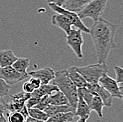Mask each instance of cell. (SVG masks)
<instances>
[{"mask_svg": "<svg viewBox=\"0 0 123 122\" xmlns=\"http://www.w3.org/2000/svg\"><path fill=\"white\" fill-rule=\"evenodd\" d=\"M117 25L103 18L93 23L90 29V35L93 42L98 63L106 64L111 50L117 48L115 35Z\"/></svg>", "mask_w": 123, "mask_h": 122, "instance_id": "1", "label": "cell"}, {"mask_svg": "<svg viewBox=\"0 0 123 122\" xmlns=\"http://www.w3.org/2000/svg\"><path fill=\"white\" fill-rule=\"evenodd\" d=\"M52 84L58 87L60 91L67 97L71 107L76 110L78 102V88L74 86L69 78L67 70H62L55 72V78L52 81Z\"/></svg>", "mask_w": 123, "mask_h": 122, "instance_id": "2", "label": "cell"}, {"mask_svg": "<svg viewBox=\"0 0 123 122\" xmlns=\"http://www.w3.org/2000/svg\"><path fill=\"white\" fill-rule=\"evenodd\" d=\"M76 68L88 83H98L100 78L108 71L107 64L100 63L86 66H76Z\"/></svg>", "mask_w": 123, "mask_h": 122, "instance_id": "3", "label": "cell"}, {"mask_svg": "<svg viewBox=\"0 0 123 122\" xmlns=\"http://www.w3.org/2000/svg\"><path fill=\"white\" fill-rule=\"evenodd\" d=\"M108 1V0H92L77 14L81 20L90 18L96 22L102 17Z\"/></svg>", "mask_w": 123, "mask_h": 122, "instance_id": "4", "label": "cell"}, {"mask_svg": "<svg viewBox=\"0 0 123 122\" xmlns=\"http://www.w3.org/2000/svg\"><path fill=\"white\" fill-rule=\"evenodd\" d=\"M66 35L67 44L79 59H83L82 46L84 45V38L82 32L77 28H72L69 33Z\"/></svg>", "mask_w": 123, "mask_h": 122, "instance_id": "5", "label": "cell"}, {"mask_svg": "<svg viewBox=\"0 0 123 122\" xmlns=\"http://www.w3.org/2000/svg\"><path fill=\"white\" fill-rule=\"evenodd\" d=\"M48 4L49 8L54 12L64 16L71 22L72 25L74 26L76 28L80 30L82 33L90 34V29L83 23L82 20L79 18V16H78V14L76 13L68 11L62 7L57 6L53 4Z\"/></svg>", "mask_w": 123, "mask_h": 122, "instance_id": "6", "label": "cell"}, {"mask_svg": "<svg viewBox=\"0 0 123 122\" xmlns=\"http://www.w3.org/2000/svg\"><path fill=\"white\" fill-rule=\"evenodd\" d=\"M28 77V73H19L16 71L12 66L4 68H0V78H2L10 86L24 81Z\"/></svg>", "mask_w": 123, "mask_h": 122, "instance_id": "7", "label": "cell"}, {"mask_svg": "<svg viewBox=\"0 0 123 122\" xmlns=\"http://www.w3.org/2000/svg\"><path fill=\"white\" fill-rule=\"evenodd\" d=\"M86 87L93 95H98L102 99L105 107H111L112 106L113 102L112 96L99 83H88Z\"/></svg>", "mask_w": 123, "mask_h": 122, "instance_id": "8", "label": "cell"}, {"mask_svg": "<svg viewBox=\"0 0 123 122\" xmlns=\"http://www.w3.org/2000/svg\"><path fill=\"white\" fill-rule=\"evenodd\" d=\"M31 98V94L26 93L24 91L16 93L11 98V101L7 104V111H20L25 106V102Z\"/></svg>", "mask_w": 123, "mask_h": 122, "instance_id": "9", "label": "cell"}, {"mask_svg": "<svg viewBox=\"0 0 123 122\" xmlns=\"http://www.w3.org/2000/svg\"><path fill=\"white\" fill-rule=\"evenodd\" d=\"M98 83L103 88H105L107 91L110 93L112 98L121 99L120 89H119V83H117L115 79L109 76L108 73L103 75L100 78Z\"/></svg>", "mask_w": 123, "mask_h": 122, "instance_id": "10", "label": "cell"}, {"mask_svg": "<svg viewBox=\"0 0 123 122\" xmlns=\"http://www.w3.org/2000/svg\"><path fill=\"white\" fill-rule=\"evenodd\" d=\"M28 76L38 78L42 84H49L54 79L55 72L49 67H45L37 71H33L28 73Z\"/></svg>", "mask_w": 123, "mask_h": 122, "instance_id": "11", "label": "cell"}, {"mask_svg": "<svg viewBox=\"0 0 123 122\" xmlns=\"http://www.w3.org/2000/svg\"><path fill=\"white\" fill-rule=\"evenodd\" d=\"M51 23L54 26L62 29L66 33V35L69 33L72 26L71 22L64 16L57 13L52 16Z\"/></svg>", "mask_w": 123, "mask_h": 122, "instance_id": "12", "label": "cell"}, {"mask_svg": "<svg viewBox=\"0 0 123 122\" xmlns=\"http://www.w3.org/2000/svg\"><path fill=\"white\" fill-rule=\"evenodd\" d=\"M67 72L69 74V78L74 83V85L77 88L80 87H86L88 83L84 77L79 73L76 70V66H73L67 69Z\"/></svg>", "mask_w": 123, "mask_h": 122, "instance_id": "13", "label": "cell"}, {"mask_svg": "<svg viewBox=\"0 0 123 122\" xmlns=\"http://www.w3.org/2000/svg\"><path fill=\"white\" fill-rule=\"evenodd\" d=\"M17 59L18 57L14 54L12 50L0 51V68L11 66Z\"/></svg>", "mask_w": 123, "mask_h": 122, "instance_id": "14", "label": "cell"}, {"mask_svg": "<svg viewBox=\"0 0 123 122\" xmlns=\"http://www.w3.org/2000/svg\"><path fill=\"white\" fill-rule=\"evenodd\" d=\"M92 0H67L62 8L73 12H79Z\"/></svg>", "mask_w": 123, "mask_h": 122, "instance_id": "15", "label": "cell"}, {"mask_svg": "<svg viewBox=\"0 0 123 122\" xmlns=\"http://www.w3.org/2000/svg\"><path fill=\"white\" fill-rule=\"evenodd\" d=\"M91 110L86 102L80 97H78V102L74 112V116H79V118H89Z\"/></svg>", "mask_w": 123, "mask_h": 122, "instance_id": "16", "label": "cell"}, {"mask_svg": "<svg viewBox=\"0 0 123 122\" xmlns=\"http://www.w3.org/2000/svg\"><path fill=\"white\" fill-rule=\"evenodd\" d=\"M60 90L58 87L52 84H42L39 88L36 90L33 93L31 94V96L37 98H41L42 97L48 95H52L53 93Z\"/></svg>", "mask_w": 123, "mask_h": 122, "instance_id": "17", "label": "cell"}, {"mask_svg": "<svg viewBox=\"0 0 123 122\" xmlns=\"http://www.w3.org/2000/svg\"><path fill=\"white\" fill-rule=\"evenodd\" d=\"M44 111L47 114L48 117H50L53 115H55L59 113H66V112H73L74 114L75 110L71 105H51L49 106L44 110Z\"/></svg>", "mask_w": 123, "mask_h": 122, "instance_id": "18", "label": "cell"}, {"mask_svg": "<svg viewBox=\"0 0 123 122\" xmlns=\"http://www.w3.org/2000/svg\"><path fill=\"white\" fill-rule=\"evenodd\" d=\"M49 103L51 105H69L67 97L60 90L53 93L52 95H49Z\"/></svg>", "mask_w": 123, "mask_h": 122, "instance_id": "19", "label": "cell"}, {"mask_svg": "<svg viewBox=\"0 0 123 122\" xmlns=\"http://www.w3.org/2000/svg\"><path fill=\"white\" fill-rule=\"evenodd\" d=\"M74 114L73 112L59 113L48 118L45 122H71L74 120Z\"/></svg>", "mask_w": 123, "mask_h": 122, "instance_id": "20", "label": "cell"}, {"mask_svg": "<svg viewBox=\"0 0 123 122\" xmlns=\"http://www.w3.org/2000/svg\"><path fill=\"white\" fill-rule=\"evenodd\" d=\"M105 107L103 102L102 99L99 98L98 95H94L93 99L89 105V107L91 111H94L98 116L99 117L102 118L103 116V109Z\"/></svg>", "mask_w": 123, "mask_h": 122, "instance_id": "21", "label": "cell"}, {"mask_svg": "<svg viewBox=\"0 0 123 122\" xmlns=\"http://www.w3.org/2000/svg\"><path fill=\"white\" fill-rule=\"evenodd\" d=\"M30 65V60L27 58H18L12 66L18 72L21 73H27V69Z\"/></svg>", "mask_w": 123, "mask_h": 122, "instance_id": "22", "label": "cell"}, {"mask_svg": "<svg viewBox=\"0 0 123 122\" xmlns=\"http://www.w3.org/2000/svg\"><path fill=\"white\" fill-rule=\"evenodd\" d=\"M28 115L30 117L33 119L42 122H46L49 118L47 114L44 111H42L36 107L28 109Z\"/></svg>", "mask_w": 123, "mask_h": 122, "instance_id": "23", "label": "cell"}, {"mask_svg": "<svg viewBox=\"0 0 123 122\" xmlns=\"http://www.w3.org/2000/svg\"><path fill=\"white\" fill-rule=\"evenodd\" d=\"M78 97L81 98L89 106L93 98V95L86 88V87H80L77 89Z\"/></svg>", "mask_w": 123, "mask_h": 122, "instance_id": "24", "label": "cell"}, {"mask_svg": "<svg viewBox=\"0 0 123 122\" xmlns=\"http://www.w3.org/2000/svg\"><path fill=\"white\" fill-rule=\"evenodd\" d=\"M7 122H25V119L20 111H12L7 113Z\"/></svg>", "mask_w": 123, "mask_h": 122, "instance_id": "25", "label": "cell"}, {"mask_svg": "<svg viewBox=\"0 0 123 122\" xmlns=\"http://www.w3.org/2000/svg\"><path fill=\"white\" fill-rule=\"evenodd\" d=\"M49 105H50V103H49V95H45V96L40 98L39 102L37 103V105L35 107L42 110V111H44Z\"/></svg>", "mask_w": 123, "mask_h": 122, "instance_id": "26", "label": "cell"}, {"mask_svg": "<svg viewBox=\"0 0 123 122\" xmlns=\"http://www.w3.org/2000/svg\"><path fill=\"white\" fill-rule=\"evenodd\" d=\"M11 86H9L2 78H0V97L4 98L9 93Z\"/></svg>", "mask_w": 123, "mask_h": 122, "instance_id": "27", "label": "cell"}, {"mask_svg": "<svg viewBox=\"0 0 123 122\" xmlns=\"http://www.w3.org/2000/svg\"><path fill=\"white\" fill-rule=\"evenodd\" d=\"M116 78L115 81L117 83H123V68L120 66H115L114 67Z\"/></svg>", "mask_w": 123, "mask_h": 122, "instance_id": "28", "label": "cell"}, {"mask_svg": "<svg viewBox=\"0 0 123 122\" xmlns=\"http://www.w3.org/2000/svg\"><path fill=\"white\" fill-rule=\"evenodd\" d=\"M40 99V98H35V97H33V96L31 95V98L25 102V105L26 106V107L28 109H31V108L35 107L37 105V103L39 102Z\"/></svg>", "mask_w": 123, "mask_h": 122, "instance_id": "29", "label": "cell"}, {"mask_svg": "<svg viewBox=\"0 0 123 122\" xmlns=\"http://www.w3.org/2000/svg\"><path fill=\"white\" fill-rule=\"evenodd\" d=\"M22 88H23L24 92L26 93H28V94H31L35 91V88L33 87V86H32V84L29 81L25 82L23 85Z\"/></svg>", "mask_w": 123, "mask_h": 122, "instance_id": "30", "label": "cell"}, {"mask_svg": "<svg viewBox=\"0 0 123 122\" xmlns=\"http://www.w3.org/2000/svg\"><path fill=\"white\" fill-rule=\"evenodd\" d=\"M28 81L32 84V86H33V87L35 88V90H37V88H39V87H40V86L42 85V83H41L40 81L38 78H36L31 77Z\"/></svg>", "mask_w": 123, "mask_h": 122, "instance_id": "31", "label": "cell"}, {"mask_svg": "<svg viewBox=\"0 0 123 122\" xmlns=\"http://www.w3.org/2000/svg\"><path fill=\"white\" fill-rule=\"evenodd\" d=\"M7 111V103L3 98L0 97V113L4 114Z\"/></svg>", "mask_w": 123, "mask_h": 122, "instance_id": "32", "label": "cell"}, {"mask_svg": "<svg viewBox=\"0 0 123 122\" xmlns=\"http://www.w3.org/2000/svg\"><path fill=\"white\" fill-rule=\"evenodd\" d=\"M48 4H53L57 6L62 7L67 0H46Z\"/></svg>", "mask_w": 123, "mask_h": 122, "instance_id": "33", "label": "cell"}, {"mask_svg": "<svg viewBox=\"0 0 123 122\" xmlns=\"http://www.w3.org/2000/svg\"><path fill=\"white\" fill-rule=\"evenodd\" d=\"M20 112H21V114L24 116V118L25 119V120H26V119L29 116V115H28V109L26 107V106L25 105L24 107L21 109V110L20 111Z\"/></svg>", "mask_w": 123, "mask_h": 122, "instance_id": "34", "label": "cell"}, {"mask_svg": "<svg viewBox=\"0 0 123 122\" xmlns=\"http://www.w3.org/2000/svg\"><path fill=\"white\" fill-rule=\"evenodd\" d=\"M119 89H120V96L123 102V83H119Z\"/></svg>", "mask_w": 123, "mask_h": 122, "instance_id": "35", "label": "cell"}, {"mask_svg": "<svg viewBox=\"0 0 123 122\" xmlns=\"http://www.w3.org/2000/svg\"><path fill=\"white\" fill-rule=\"evenodd\" d=\"M25 122H45L38 121V120H36V119H33V118L30 117V116H28V117L26 119V120H25Z\"/></svg>", "mask_w": 123, "mask_h": 122, "instance_id": "36", "label": "cell"}, {"mask_svg": "<svg viewBox=\"0 0 123 122\" xmlns=\"http://www.w3.org/2000/svg\"><path fill=\"white\" fill-rule=\"evenodd\" d=\"M0 122H7L5 116H4V114L0 113Z\"/></svg>", "mask_w": 123, "mask_h": 122, "instance_id": "37", "label": "cell"}, {"mask_svg": "<svg viewBox=\"0 0 123 122\" xmlns=\"http://www.w3.org/2000/svg\"><path fill=\"white\" fill-rule=\"evenodd\" d=\"M88 119V118H79V119L76 121V122H86Z\"/></svg>", "mask_w": 123, "mask_h": 122, "instance_id": "38", "label": "cell"}]
</instances>
